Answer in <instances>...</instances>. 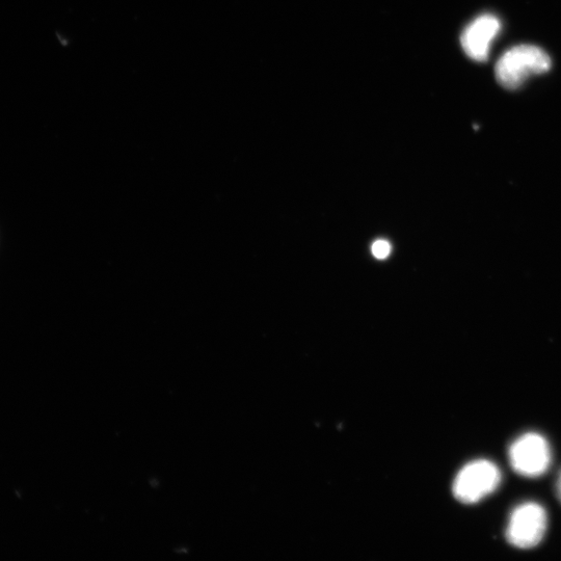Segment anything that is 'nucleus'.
Returning <instances> with one entry per match:
<instances>
[{
	"instance_id": "1",
	"label": "nucleus",
	"mask_w": 561,
	"mask_h": 561,
	"mask_svg": "<svg viewBox=\"0 0 561 561\" xmlns=\"http://www.w3.org/2000/svg\"><path fill=\"white\" fill-rule=\"evenodd\" d=\"M551 68V59L538 46L520 45L506 51L496 65L498 83L505 89L515 90L532 76Z\"/></svg>"
},
{
	"instance_id": "2",
	"label": "nucleus",
	"mask_w": 561,
	"mask_h": 561,
	"mask_svg": "<svg viewBox=\"0 0 561 561\" xmlns=\"http://www.w3.org/2000/svg\"><path fill=\"white\" fill-rule=\"evenodd\" d=\"M499 468L489 461L468 464L453 483V494L466 504L476 503L495 492L501 483Z\"/></svg>"
},
{
	"instance_id": "3",
	"label": "nucleus",
	"mask_w": 561,
	"mask_h": 561,
	"mask_svg": "<svg viewBox=\"0 0 561 561\" xmlns=\"http://www.w3.org/2000/svg\"><path fill=\"white\" fill-rule=\"evenodd\" d=\"M547 529V514L537 503H525L514 511L506 529V539L520 549L538 546Z\"/></svg>"
},
{
	"instance_id": "4",
	"label": "nucleus",
	"mask_w": 561,
	"mask_h": 561,
	"mask_svg": "<svg viewBox=\"0 0 561 561\" xmlns=\"http://www.w3.org/2000/svg\"><path fill=\"white\" fill-rule=\"evenodd\" d=\"M510 461L518 474L539 477L545 474L551 465V449L541 435L526 434L511 446Z\"/></svg>"
},
{
	"instance_id": "5",
	"label": "nucleus",
	"mask_w": 561,
	"mask_h": 561,
	"mask_svg": "<svg viewBox=\"0 0 561 561\" xmlns=\"http://www.w3.org/2000/svg\"><path fill=\"white\" fill-rule=\"evenodd\" d=\"M501 29L499 19L490 14L479 16L467 26L461 41L466 55L476 61L488 60L493 40Z\"/></svg>"
},
{
	"instance_id": "6",
	"label": "nucleus",
	"mask_w": 561,
	"mask_h": 561,
	"mask_svg": "<svg viewBox=\"0 0 561 561\" xmlns=\"http://www.w3.org/2000/svg\"><path fill=\"white\" fill-rule=\"evenodd\" d=\"M372 254L378 259H386L391 252V246L386 240H377L376 243L372 245Z\"/></svg>"
},
{
	"instance_id": "7",
	"label": "nucleus",
	"mask_w": 561,
	"mask_h": 561,
	"mask_svg": "<svg viewBox=\"0 0 561 561\" xmlns=\"http://www.w3.org/2000/svg\"><path fill=\"white\" fill-rule=\"evenodd\" d=\"M556 491H557V496L561 501V473H560V475L558 477V480H557Z\"/></svg>"
}]
</instances>
